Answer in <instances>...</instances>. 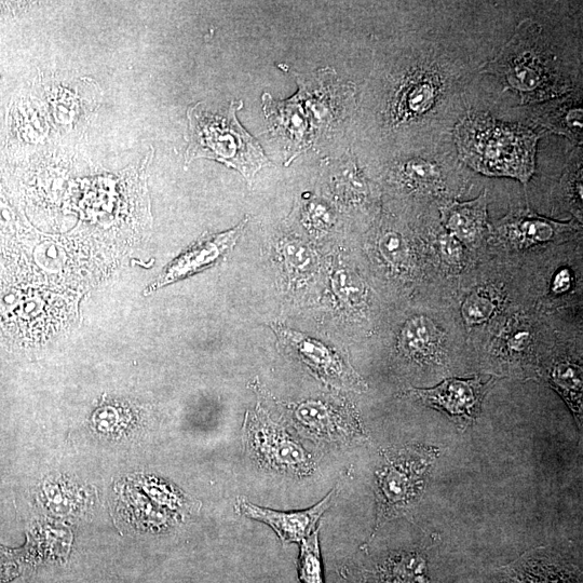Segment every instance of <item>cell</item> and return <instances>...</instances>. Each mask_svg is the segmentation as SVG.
<instances>
[{
    "label": "cell",
    "mask_w": 583,
    "mask_h": 583,
    "mask_svg": "<svg viewBox=\"0 0 583 583\" xmlns=\"http://www.w3.org/2000/svg\"><path fill=\"white\" fill-rule=\"evenodd\" d=\"M538 139L530 128L505 124L485 113L468 115L455 131L459 157L468 167L525 186L535 173Z\"/></svg>",
    "instance_id": "6da1fadb"
},
{
    "label": "cell",
    "mask_w": 583,
    "mask_h": 583,
    "mask_svg": "<svg viewBox=\"0 0 583 583\" xmlns=\"http://www.w3.org/2000/svg\"><path fill=\"white\" fill-rule=\"evenodd\" d=\"M539 25L531 19L517 27L485 72L497 76L518 92L523 104L563 97L572 89L546 47Z\"/></svg>",
    "instance_id": "7a4b0ae2"
},
{
    "label": "cell",
    "mask_w": 583,
    "mask_h": 583,
    "mask_svg": "<svg viewBox=\"0 0 583 583\" xmlns=\"http://www.w3.org/2000/svg\"><path fill=\"white\" fill-rule=\"evenodd\" d=\"M242 101H233L221 113L202 111L199 105L189 111V159L209 158L240 172L251 185L257 173L270 166L262 147L244 129L237 112Z\"/></svg>",
    "instance_id": "3957f363"
},
{
    "label": "cell",
    "mask_w": 583,
    "mask_h": 583,
    "mask_svg": "<svg viewBox=\"0 0 583 583\" xmlns=\"http://www.w3.org/2000/svg\"><path fill=\"white\" fill-rule=\"evenodd\" d=\"M440 454L439 447L426 444L405 445L385 453L376 471V523L372 538L384 524L405 517L422 498Z\"/></svg>",
    "instance_id": "277c9868"
},
{
    "label": "cell",
    "mask_w": 583,
    "mask_h": 583,
    "mask_svg": "<svg viewBox=\"0 0 583 583\" xmlns=\"http://www.w3.org/2000/svg\"><path fill=\"white\" fill-rule=\"evenodd\" d=\"M244 443L256 462L267 469L296 477L314 471L313 458L304 447L264 413L248 415Z\"/></svg>",
    "instance_id": "5b68a950"
},
{
    "label": "cell",
    "mask_w": 583,
    "mask_h": 583,
    "mask_svg": "<svg viewBox=\"0 0 583 583\" xmlns=\"http://www.w3.org/2000/svg\"><path fill=\"white\" fill-rule=\"evenodd\" d=\"M296 81L300 87L296 97L303 105L315 134L343 117L345 99H351L354 93L341 84L336 73L330 69L321 70L310 79L297 76Z\"/></svg>",
    "instance_id": "8992f818"
},
{
    "label": "cell",
    "mask_w": 583,
    "mask_h": 583,
    "mask_svg": "<svg viewBox=\"0 0 583 583\" xmlns=\"http://www.w3.org/2000/svg\"><path fill=\"white\" fill-rule=\"evenodd\" d=\"M295 425L316 441L351 443L364 436L354 414L340 406L309 401L291 406Z\"/></svg>",
    "instance_id": "52a82bcc"
},
{
    "label": "cell",
    "mask_w": 583,
    "mask_h": 583,
    "mask_svg": "<svg viewBox=\"0 0 583 583\" xmlns=\"http://www.w3.org/2000/svg\"><path fill=\"white\" fill-rule=\"evenodd\" d=\"M262 102L268 129L287 152L288 167L313 143V126L296 94L289 100L278 101L269 93H264Z\"/></svg>",
    "instance_id": "ba28073f"
},
{
    "label": "cell",
    "mask_w": 583,
    "mask_h": 583,
    "mask_svg": "<svg viewBox=\"0 0 583 583\" xmlns=\"http://www.w3.org/2000/svg\"><path fill=\"white\" fill-rule=\"evenodd\" d=\"M275 330L284 350L300 358L324 383L336 387L360 384L357 376L347 370L342 359L329 347L284 327H276Z\"/></svg>",
    "instance_id": "9c48e42d"
},
{
    "label": "cell",
    "mask_w": 583,
    "mask_h": 583,
    "mask_svg": "<svg viewBox=\"0 0 583 583\" xmlns=\"http://www.w3.org/2000/svg\"><path fill=\"white\" fill-rule=\"evenodd\" d=\"M336 495L337 488H334L319 504L304 511H274L240 499L236 509L244 517L270 526L284 544H289V542H302L317 531V523L331 507Z\"/></svg>",
    "instance_id": "30bf717a"
},
{
    "label": "cell",
    "mask_w": 583,
    "mask_h": 583,
    "mask_svg": "<svg viewBox=\"0 0 583 583\" xmlns=\"http://www.w3.org/2000/svg\"><path fill=\"white\" fill-rule=\"evenodd\" d=\"M485 385L480 379H447L432 389L413 390L420 402L452 417L473 422L480 413Z\"/></svg>",
    "instance_id": "8fae6325"
},
{
    "label": "cell",
    "mask_w": 583,
    "mask_h": 583,
    "mask_svg": "<svg viewBox=\"0 0 583 583\" xmlns=\"http://www.w3.org/2000/svg\"><path fill=\"white\" fill-rule=\"evenodd\" d=\"M572 224H563L541 218L530 210L511 212L496 227L498 238L512 247L530 248L562 240L574 230Z\"/></svg>",
    "instance_id": "7c38bea8"
},
{
    "label": "cell",
    "mask_w": 583,
    "mask_h": 583,
    "mask_svg": "<svg viewBox=\"0 0 583 583\" xmlns=\"http://www.w3.org/2000/svg\"><path fill=\"white\" fill-rule=\"evenodd\" d=\"M501 578V583H581L578 568L538 551L504 568Z\"/></svg>",
    "instance_id": "4fadbf2b"
},
{
    "label": "cell",
    "mask_w": 583,
    "mask_h": 583,
    "mask_svg": "<svg viewBox=\"0 0 583 583\" xmlns=\"http://www.w3.org/2000/svg\"><path fill=\"white\" fill-rule=\"evenodd\" d=\"M444 226L450 235L465 246L474 248L487 232V195L468 202H454L442 212Z\"/></svg>",
    "instance_id": "5bb4252c"
},
{
    "label": "cell",
    "mask_w": 583,
    "mask_h": 583,
    "mask_svg": "<svg viewBox=\"0 0 583 583\" xmlns=\"http://www.w3.org/2000/svg\"><path fill=\"white\" fill-rule=\"evenodd\" d=\"M534 118L541 127L582 143V101L578 94L551 100L539 107Z\"/></svg>",
    "instance_id": "9a60e30c"
},
{
    "label": "cell",
    "mask_w": 583,
    "mask_h": 583,
    "mask_svg": "<svg viewBox=\"0 0 583 583\" xmlns=\"http://www.w3.org/2000/svg\"><path fill=\"white\" fill-rule=\"evenodd\" d=\"M246 223L247 221H244L237 227L228 230V232L213 236L205 242H202L197 249L185 255L183 259L170 269L168 279L181 277L199 267L207 266L221 259L222 256L235 246Z\"/></svg>",
    "instance_id": "2e32d148"
},
{
    "label": "cell",
    "mask_w": 583,
    "mask_h": 583,
    "mask_svg": "<svg viewBox=\"0 0 583 583\" xmlns=\"http://www.w3.org/2000/svg\"><path fill=\"white\" fill-rule=\"evenodd\" d=\"M376 583H430L428 563L416 551L391 555L374 572Z\"/></svg>",
    "instance_id": "e0dca14e"
},
{
    "label": "cell",
    "mask_w": 583,
    "mask_h": 583,
    "mask_svg": "<svg viewBox=\"0 0 583 583\" xmlns=\"http://www.w3.org/2000/svg\"><path fill=\"white\" fill-rule=\"evenodd\" d=\"M438 86L430 76L413 77L401 93L399 101V116L409 119L425 114L435 103Z\"/></svg>",
    "instance_id": "ac0fdd59"
},
{
    "label": "cell",
    "mask_w": 583,
    "mask_h": 583,
    "mask_svg": "<svg viewBox=\"0 0 583 583\" xmlns=\"http://www.w3.org/2000/svg\"><path fill=\"white\" fill-rule=\"evenodd\" d=\"M440 341L439 332L425 318L411 320L402 331L400 346L405 354L415 359L432 357Z\"/></svg>",
    "instance_id": "d6986e66"
},
{
    "label": "cell",
    "mask_w": 583,
    "mask_h": 583,
    "mask_svg": "<svg viewBox=\"0 0 583 583\" xmlns=\"http://www.w3.org/2000/svg\"><path fill=\"white\" fill-rule=\"evenodd\" d=\"M550 381L566 400L581 425L582 371L579 366L569 362L558 364L551 372Z\"/></svg>",
    "instance_id": "ffe728a7"
},
{
    "label": "cell",
    "mask_w": 583,
    "mask_h": 583,
    "mask_svg": "<svg viewBox=\"0 0 583 583\" xmlns=\"http://www.w3.org/2000/svg\"><path fill=\"white\" fill-rule=\"evenodd\" d=\"M298 574L302 583H324L319 545V530L301 542Z\"/></svg>",
    "instance_id": "44dd1931"
},
{
    "label": "cell",
    "mask_w": 583,
    "mask_h": 583,
    "mask_svg": "<svg viewBox=\"0 0 583 583\" xmlns=\"http://www.w3.org/2000/svg\"><path fill=\"white\" fill-rule=\"evenodd\" d=\"M284 264L293 278H307L316 267V255L304 243L290 241L282 248Z\"/></svg>",
    "instance_id": "7402d4cb"
},
{
    "label": "cell",
    "mask_w": 583,
    "mask_h": 583,
    "mask_svg": "<svg viewBox=\"0 0 583 583\" xmlns=\"http://www.w3.org/2000/svg\"><path fill=\"white\" fill-rule=\"evenodd\" d=\"M403 174L409 182L416 186H432L439 182L440 172L435 165L420 159H414L403 167Z\"/></svg>",
    "instance_id": "603a6c76"
},
{
    "label": "cell",
    "mask_w": 583,
    "mask_h": 583,
    "mask_svg": "<svg viewBox=\"0 0 583 583\" xmlns=\"http://www.w3.org/2000/svg\"><path fill=\"white\" fill-rule=\"evenodd\" d=\"M494 304L490 298L474 294L464 306V316L469 324L482 323L491 317Z\"/></svg>",
    "instance_id": "cb8c5ba5"
},
{
    "label": "cell",
    "mask_w": 583,
    "mask_h": 583,
    "mask_svg": "<svg viewBox=\"0 0 583 583\" xmlns=\"http://www.w3.org/2000/svg\"><path fill=\"white\" fill-rule=\"evenodd\" d=\"M383 254L387 257L390 262L398 263L400 262L405 254V247L401 237L397 234L388 233L386 234L381 243Z\"/></svg>",
    "instance_id": "d4e9b609"
},
{
    "label": "cell",
    "mask_w": 583,
    "mask_h": 583,
    "mask_svg": "<svg viewBox=\"0 0 583 583\" xmlns=\"http://www.w3.org/2000/svg\"><path fill=\"white\" fill-rule=\"evenodd\" d=\"M307 223L310 227L324 228L330 225L331 215L327 208L319 203H310L306 212Z\"/></svg>",
    "instance_id": "484cf974"
},
{
    "label": "cell",
    "mask_w": 583,
    "mask_h": 583,
    "mask_svg": "<svg viewBox=\"0 0 583 583\" xmlns=\"http://www.w3.org/2000/svg\"><path fill=\"white\" fill-rule=\"evenodd\" d=\"M569 283H571V278H569L567 271H563L555 278L554 290L564 292L569 288Z\"/></svg>",
    "instance_id": "4316f807"
}]
</instances>
